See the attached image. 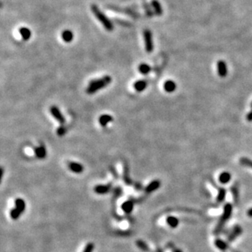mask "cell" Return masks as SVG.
I'll return each mask as SVG.
<instances>
[{"mask_svg": "<svg viewBox=\"0 0 252 252\" xmlns=\"http://www.w3.org/2000/svg\"><path fill=\"white\" fill-rule=\"evenodd\" d=\"M112 82V78L109 75L102 77L99 79H94L91 80L89 83V85L87 88V93L89 95H92V94L97 92L98 91H100V89H103L104 87H106L109 83Z\"/></svg>", "mask_w": 252, "mask_h": 252, "instance_id": "obj_1", "label": "cell"}, {"mask_svg": "<svg viewBox=\"0 0 252 252\" xmlns=\"http://www.w3.org/2000/svg\"><path fill=\"white\" fill-rule=\"evenodd\" d=\"M91 10L92 13L94 14L96 19L100 21L101 25L104 26V28L106 30H108L109 32H111L114 30V25L111 22V21L109 19L108 17L104 15V13L102 12L100 9L95 4H92L91 6Z\"/></svg>", "mask_w": 252, "mask_h": 252, "instance_id": "obj_2", "label": "cell"}, {"mask_svg": "<svg viewBox=\"0 0 252 252\" xmlns=\"http://www.w3.org/2000/svg\"><path fill=\"white\" fill-rule=\"evenodd\" d=\"M232 211H233V206H232L231 204H226L225 206V207H224V212H223L222 216H221L220 220L219 221L218 225L216 227V231L220 232L223 229V227H224L225 223L227 222V220L231 217Z\"/></svg>", "mask_w": 252, "mask_h": 252, "instance_id": "obj_3", "label": "cell"}, {"mask_svg": "<svg viewBox=\"0 0 252 252\" xmlns=\"http://www.w3.org/2000/svg\"><path fill=\"white\" fill-rule=\"evenodd\" d=\"M144 39L145 50L148 53H151L153 50V41L152 32L149 30H144Z\"/></svg>", "mask_w": 252, "mask_h": 252, "instance_id": "obj_4", "label": "cell"}, {"mask_svg": "<svg viewBox=\"0 0 252 252\" xmlns=\"http://www.w3.org/2000/svg\"><path fill=\"white\" fill-rule=\"evenodd\" d=\"M50 113H51V114L53 116V118L56 120H57L60 123L64 124V123H65V117L63 116L62 113L61 112V110H60L58 107H56V105L51 106L50 107Z\"/></svg>", "mask_w": 252, "mask_h": 252, "instance_id": "obj_5", "label": "cell"}, {"mask_svg": "<svg viewBox=\"0 0 252 252\" xmlns=\"http://www.w3.org/2000/svg\"><path fill=\"white\" fill-rule=\"evenodd\" d=\"M217 69H218V74L221 78H225L228 74V68L227 65L224 61H219L217 63Z\"/></svg>", "mask_w": 252, "mask_h": 252, "instance_id": "obj_6", "label": "cell"}, {"mask_svg": "<svg viewBox=\"0 0 252 252\" xmlns=\"http://www.w3.org/2000/svg\"><path fill=\"white\" fill-rule=\"evenodd\" d=\"M242 233V229L240 226L237 225L233 229L232 232L228 237V242H233V240L236 239L238 236Z\"/></svg>", "mask_w": 252, "mask_h": 252, "instance_id": "obj_7", "label": "cell"}, {"mask_svg": "<svg viewBox=\"0 0 252 252\" xmlns=\"http://www.w3.org/2000/svg\"><path fill=\"white\" fill-rule=\"evenodd\" d=\"M69 168L70 171H72L74 173H82L83 172V167L80 163L74 162H70L68 164Z\"/></svg>", "mask_w": 252, "mask_h": 252, "instance_id": "obj_8", "label": "cell"}, {"mask_svg": "<svg viewBox=\"0 0 252 252\" xmlns=\"http://www.w3.org/2000/svg\"><path fill=\"white\" fill-rule=\"evenodd\" d=\"M151 6L153 7V8L154 10V13L157 16H162V7L161 6V3L158 1V0H152L151 1Z\"/></svg>", "mask_w": 252, "mask_h": 252, "instance_id": "obj_9", "label": "cell"}, {"mask_svg": "<svg viewBox=\"0 0 252 252\" xmlns=\"http://www.w3.org/2000/svg\"><path fill=\"white\" fill-rule=\"evenodd\" d=\"M147 84H148V83L146 80L136 81V83H134V88L138 92H141L146 88Z\"/></svg>", "mask_w": 252, "mask_h": 252, "instance_id": "obj_10", "label": "cell"}, {"mask_svg": "<svg viewBox=\"0 0 252 252\" xmlns=\"http://www.w3.org/2000/svg\"><path fill=\"white\" fill-rule=\"evenodd\" d=\"M164 89L168 93L174 92L175 90L176 89V83L172 80L166 81L165 83H164Z\"/></svg>", "mask_w": 252, "mask_h": 252, "instance_id": "obj_11", "label": "cell"}, {"mask_svg": "<svg viewBox=\"0 0 252 252\" xmlns=\"http://www.w3.org/2000/svg\"><path fill=\"white\" fill-rule=\"evenodd\" d=\"M160 184H161V183H160V181H159L158 180H153V181H152V182L145 188V191H146L147 193H152V192L157 190V189H158L159 187H160Z\"/></svg>", "mask_w": 252, "mask_h": 252, "instance_id": "obj_12", "label": "cell"}, {"mask_svg": "<svg viewBox=\"0 0 252 252\" xmlns=\"http://www.w3.org/2000/svg\"><path fill=\"white\" fill-rule=\"evenodd\" d=\"M62 39L65 42H72L74 39V34L73 32L70 30H65L62 32L61 34Z\"/></svg>", "mask_w": 252, "mask_h": 252, "instance_id": "obj_13", "label": "cell"}, {"mask_svg": "<svg viewBox=\"0 0 252 252\" xmlns=\"http://www.w3.org/2000/svg\"><path fill=\"white\" fill-rule=\"evenodd\" d=\"M34 153H35V155L37 156V158L42 159L46 157V155H47V151H46V148H45L44 147L42 146V145H41V146L36 147V148H34Z\"/></svg>", "mask_w": 252, "mask_h": 252, "instance_id": "obj_14", "label": "cell"}, {"mask_svg": "<svg viewBox=\"0 0 252 252\" xmlns=\"http://www.w3.org/2000/svg\"><path fill=\"white\" fill-rule=\"evenodd\" d=\"M113 121V117L109 114H102L99 119V123L102 127H106L109 123Z\"/></svg>", "mask_w": 252, "mask_h": 252, "instance_id": "obj_15", "label": "cell"}, {"mask_svg": "<svg viewBox=\"0 0 252 252\" xmlns=\"http://www.w3.org/2000/svg\"><path fill=\"white\" fill-rule=\"evenodd\" d=\"M19 32L22 38H23V40L28 41L30 38V37H31V31L28 28L21 27L19 30Z\"/></svg>", "mask_w": 252, "mask_h": 252, "instance_id": "obj_16", "label": "cell"}, {"mask_svg": "<svg viewBox=\"0 0 252 252\" xmlns=\"http://www.w3.org/2000/svg\"><path fill=\"white\" fill-rule=\"evenodd\" d=\"M133 207L134 204L131 201H125V202L122 205V209H123V211L125 212V213H127V214L131 213V212L132 211V210H133Z\"/></svg>", "mask_w": 252, "mask_h": 252, "instance_id": "obj_17", "label": "cell"}, {"mask_svg": "<svg viewBox=\"0 0 252 252\" xmlns=\"http://www.w3.org/2000/svg\"><path fill=\"white\" fill-rule=\"evenodd\" d=\"M230 180H231V174L227 172L221 173L219 177V180L221 184H227L230 181Z\"/></svg>", "mask_w": 252, "mask_h": 252, "instance_id": "obj_18", "label": "cell"}, {"mask_svg": "<svg viewBox=\"0 0 252 252\" xmlns=\"http://www.w3.org/2000/svg\"><path fill=\"white\" fill-rule=\"evenodd\" d=\"M138 69H139L140 74H144V75H146L151 71V67L146 63H141L139 65Z\"/></svg>", "mask_w": 252, "mask_h": 252, "instance_id": "obj_19", "label": "cell"}, {"mask_svg": "<svg viewBox=\"0 0 252 252\" xmlns=\"http://www.w3.org/2000/svg\"><path fill=\"white\" fill-rule=\"evenodd\" d=\"M94 190L98 194H104V193L109 192V186H108V185H97V186L95 187Z\"/></svg>", "mask_w": 252, "mask_h": 252, "instance_id": "obj_20", "label": "cell"}, {"mask_svg": "<svg viewBox=\"0 0 252 252\" xmlns=\"http://www.w3.org/2000/svg\"><path fill=\"white\" fill-rule=\"evenodd\" d=\"M15 206L16 208H17L18 211H20L21 213H22V212L25 211V209H26V203H25V201H24L23 199H21V198H17V199H16Z\"/></svg>", "mask_w": 252, "mask_h": 252, "instance_id": "obj_21", "label": "cell"}, {"mask_svg": "<svg viewBox=\"0 0 252 252\" xmlns=\"http://www.w3.org/2000/svg\"><path fill=\"white\" fill-rule=\"evenodd\" d=\"M167 225L170 227H172V228L174 229V228H176V227L178 226L179 220L177 218H176V217H174V216H169L167 219Z\"/></svg>", "mask_w": 252, "mask_h": 252, "instance_id": "obj_22", "label": "cell"}, {"mask_svg": "<svg viewBox=\"0 0 252 252\" xmlns=\"http://www.w3.org/2000/svg\"><path fill=\"white\" fill-rule=\"evenodd\" d=\"M215 244H216V246H217V248L218 249H220V250H223V251H225V250H227L228 249V244L226 243L225 242H224V241H222V240H220V239H217L215 242Z\"/></svg>", "mask_w": 252, "mask_h": 252, "instance_id": "obj_23", "label": "cell"}, {"mask_svg": "<svg viewBox=\"0 0 252 252\" xmlns=\"http://www.w3.org/2000/svg\"><path fill=\"white\" fill-rule=\"evenodd\" d=\"M239 162L241 165L252 168V160H250V159L246 158H240Z\"/></svg>", "mask_w": 252, "mask_h": 252, "instance_id": "obj_24", "label": "cell"}, {"mask_svg": "<svg viewBox=\"0 0 252 252\" xmlns=\"http://www.w3.org/2000/svg\"><path fill=\"white\" fill-rule=\"evenodd\" d=\"M225 195H226V191L224 189H219L218 193V197H217V201L218 202H221L225 200Z\"/></svg>", "mask_w": 252, "mask_h": 252, "instance_id": "obj_25", "label": "cell"}, {"mask_svg": "<svg viewBox=\"0 0 252 252\" xmlns=\"http://www.w3.org/2000/svg\"><path fill=\"white\" fill-rule=\"evenodd\" d=\"M21 214V212L20 211L17 210V208H14V209H12V210L11 211V212H10L11 218L13 219V220H17V219L20 217Z\"/></svg>", "mask_w": 252, "mask_h": 252, "instance_id": "obj_26", "label": "cell"}, {"mask_svg": "<svg viewBox=\"0 0 252 252\" xmlns=\"http://www.w3.org/2000/svg\"><path fill=\"white\" fill-rule=\"evenodd\" d=\"M144 9H145V12H146V15L148 16V17H152L153 16V11L151 10L150 6L147 3V2H144Z\"/></svg>", "mask_w": 252, "mask_h": 252, "instance_id": "obj_27", "label": "cell"}, {"mask_svg": "<svg viewBox=\"0 0 252 252\" xmlns=\"http://www.w3.org/2000/svg\"><path fill=\"white\" fill-rule=\"evenodd\" d=\"M136 245H137L138 246H139V247L140 248V249H141V250H148V246H147L146 244L144 243V242H142V241H137V242H136Z\"/></svg>", "mask_w": 252, "mask_h": 252, "instance_id": "obj_28", "label": "cell"}, {"mask_svg": "<svg viewBox=\"0 0 252 252\" xmlns=\"http://www.w3.org/2000/svg\"><path fill=\"white\" fill-rule=\"evenodd\" d=\"M56 132H57L58 136H63V135H65V134L66 128L65 127H63V126H61V127H58L57 131H56Z\"/></svg>", "mask_w": 252, "mask_h": 252, "instance_id": "obj_29", "label": "cell"}, {"mask_svg": "<svg viewBox=\"0 0 252 252\" xmlns=\"http://www.w3.org/2000/svg\"><path fill=\"white\" fill-rule=\"evenodd\" d=\"M237 191H238V189H237V186H234L232 188V192H233V198H234V200H235L236 201H237V197H238V193H237Z\"/></svg>", "mask_w": 252, "mask_h": 252, "instance_id": "obj_30", "label": "cell"}, {"mask_svg": "<svg viewBox=\"0 0 252 252\" xmlns=\"http://www.w3.org/2000/svg\"><path fill=\"white\" fill-rule=\"evenodd\" d=\"M94 249V245L92 243H88L85 247L83 252H92Z\"/></svg>", "mask_w": 252, "mask_h": 252, "instance_id": "obj_31", "label": "cell"}, {"mask_svg": "<svg viewBox=\"0 0 252 252\" xmlns=\"http://www.w3.org/2000/svg\"><path fill=\"white\" fill-rule=\"evenodd\" d=\"M246 120L249 122H252V111H250V112L246 115Z\"/></svg>", "mask_w": 252, "mask_h": 252, "instance_id": "obj_32", "label": "cell"}, {"mask_svg": "<svg viewBox=\"0 0 252 252\" xmlns=\"http://www.w3.org/2000/svg\"><path fill=\"white\" fill-rule=\"evenodd\" d=\"M247 216H249V217H251L252 218V208L247 211Z\"/></svg>", "mask_w": 252, "mask_h": 252, "instance_id": "obj_33", "label": "cell"}, {"mask_svg": "<svg viewBox=\"0 0 252 252\" xmlns=\"http://www.w3.org/2000/svg\"><path fill=\"white\" fill-rule=\"evenodd\" d=\"M174 252H182V251H181V250H177V249H176V250H174Z\"/></svg>", "mask_w": 252, "mask_h": 252, "instance_id": "obj_34", "label": "cell"}, {"mask_svg": "<svg viewBox=\"0 0 252 252\" xmlns=\"http://www.w3.org/2000/svg\"><path fill=\"white\" fill-rule=\"evenodd\" d=\"M251 108H252V104H251Z\"/></svg>", "mask_w": 252, "mask_h": 252, "instance_id": "obj_35", "label": "cell"}]
</instances>
